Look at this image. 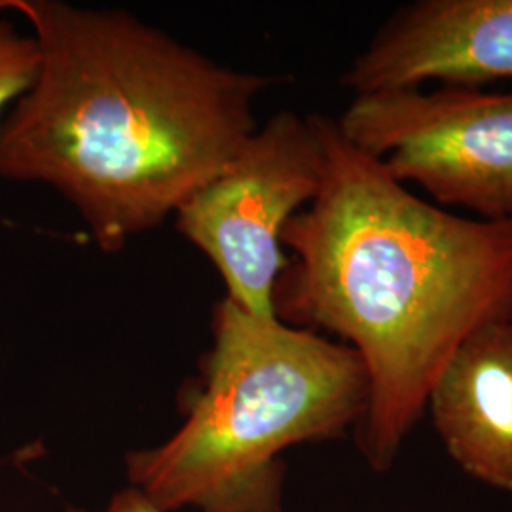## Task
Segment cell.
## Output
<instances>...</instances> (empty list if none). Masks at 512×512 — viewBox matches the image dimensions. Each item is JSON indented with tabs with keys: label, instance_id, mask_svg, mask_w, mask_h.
<instances>
[{
	"label": "cell",
	"instance_id": "6da1fadb",
	"mask_svg": "<svg viewBox=\"0 0 512 512\" xmlns=\"http://www.w3.org/2000/svg\"><path fill=\"white\" fill-rule=\"evenodd\" d=\"M313 116L325 179L283 230L293 258L275 285V315L334 334L361 357L370 399L353 435L368 467L384 473L454 351L476 330L512 321V220L421 200L336 120Z\"/></svg>",
	"mask_w": 512,
	"mask_h": 512
},
{
	"label": "cell",
	"instance_id": "7a4b0ae2",
	"mask_svg": "<svg viewBox=\"0 0 512 512\" xmlns=\"http://www.w3.org/2000/svg\"><path fill=\"white\" fill-rule=\"evenodd\" d=\"M33 27V86L0 124V177L54 186L105 253L154 230L258 128L264 76L124 10L0 0Z\"/></svg>",
	"mask_w": 512,
	"mask_h": 512
},
{
	"label": "cell",
	"instance_id": "3957f363",
	"mask_svg": "<svg viewBox=\"0 0 512 512\" xmlns=\"http://www.w3.org/2000/svg\"><path fill=\"white\" fill-rule=\"evenodd\" d=\"M186 420L162 446L128 456L133 488L162 512H283L281 452L342 437L365 416L361 357L319 332L224 298Z\"/></svg>",
	"mask_w": 512,
	"mask_h": 512
},
{
	"label": "cell",
	"instance_id": "277c9868",
	"mask_svg": "<svg viewBox=\"0 0 512 512\" xmlns=\"http://www.w3.org/2000/svg\"><path fill=\"white\" fill-rule=\"evenodd\" d=\"M323 179L325 148L315 116L281 110L173 217L217 268L226 298L268 317L275 315V285L289 264L283 230L315 200Z\"/></svg>",
	"mask_w": 512,
	"mask_h": 512
},
{
	"label": "cell",
	"instance_id": "5b68a950",
	"mask_svg": "<svg viewBox=\"0 0 512 512\" xmlns=\"http://www.w3.org/2000/svg\"><path fill=\"white\" fill-rule=\"evenodd\" d=\"M336 124L353 147L435 205L512 220V92L440 86L361 93Z\"/></svg>",
	"mask_w": 512,
	"mask_h": 512
},
{
	"label": "cell",
	"instance_id": "8992f818",
	"mask_svg": "<svg viewBox=\"0 0 512 512\" xmlns=\"http://www.w3.org/2000/svg\"><path fill=\"white\" fill-rule=\"evenodd\" d=\"M497 80H512V0H412L380 23L342 86L361 95Z\"/></svg>",
	"mask_w": 512,
	"mask_h": 512
},
{
	"label": "cell",
	"instance_id": "52a82bcc",
	"mask_svg": "<svg viewBox=\"0 0 512 512\" xmlns=\"http://www.w3.org/2000/svg\"><path fill=\"white\" fill-rule=\"evenodd\" d=\"M425 412L465 475L512 497V321L476 330L454 351Z\"/></svg>",
	"mask_w": 512,
	"mask_h": 512
},
{
	"label": "cell",
	"instance_id": "ba28073f",
	"mask_svg": "<svg viewBox=\"0 0 512 512\" xmlns=\"http://www.w3.org/2000/svg\"><path fill=\"white\" fill-rule=\"evenodd\" d=\"M38 63L35 37L19 35L12 23L0 19V114L33 86Z\"/></svg>",
	"mask_w": 512,
	"mask_h": 512
},
{
	"label": "cell",
	"instance_id": "9c48e42d",
	"mask_svg": "<svg viewBox=\"0 0 512 512\" xmlns=\"http://www.w3.org/2000/svg\"><path fill=\"white\" fill-rule=\"evenodd\" d=\"M69 512H88L76 511L71 509ZM99 512H162L154 503H150L145 495L141 494L137 488H128L120 494L114 495L110 499L109 507L105 511Z\"/></svg>",
	"mask_w": 512,
	"mask_h": 512
}]
</instances>
